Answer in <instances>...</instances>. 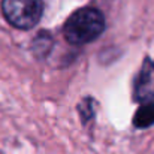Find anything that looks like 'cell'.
<instances>
[{
  "instance_id": "obj_5",
  "label": "cell",
  "mask_w": 154,
  "mask_h": 154,
  "mask_svg": "<svg viewBox=\"0 0 154 154\" xmlns=\"http://www.w3.org/2000/svg\"><path fill=\"white\" fill-rule=\"evenodd\" d=\"M78 111H79V117L84 123L91 121L94 118V100L91 97L82 99L78 105Z\"/></svg>"
},
{
  "instance_id": "obj_4",
  "label": "cell",
  "mask_w": 154,
  "mask_h": 154,
  "mask_svg": "<svg viewBox=\"0 0 154 154\" xmlns=\"http://www.w3.org/2000/svg\"><path fill=\"white\" fill-rule=\"evenodd\" d=\"M133 124L138 129H147L154 124V102L141 103L133 115Z\"/></svg>"
},
{
  "instance_id": "obj_2",
  "label": "cell",
  "mask_w": 154,
  "mask_h": 154,
  "mask_svg": "<svg viewBox=\"0 0 154 154\" xmlns=\"http://www.w3.org/2000/svg\"><path fill=\"white\" fill-rule=\"evenodd\" d=\"M44 11L42 0H2V12L6 21L21 30L33 29Z\"/></svg>"
},
{
  "instance_id": "obj_1",
  "label": "cell",
  "mask_w": 154,
  "mask_h": 154,
  "mask_svg": "<svg viewBox=\"0 0 154 154\" xmlns=\"http://www.w3.org/2000/svg\"><path fill=\"white\" fill-rule=\"evenodd\" d=\"M105 30V18L96 8L75 11L63 26V35L72 45H84L97 39Z\"/></svg>"
},
{
  "instance_id": "obj_3",
  "label": "cell",
  "mask_w": 154,
  "mask_h": 154,
  "mask_svg": "<svg viewBox=\"0 0 154 154\" xmlns=\"http://www.w3.org/2000/svg\"><path fill=\"white\" fill-rule=\"evenodd\" d=\"M133 97L136 102L148 103L154 100V61L145 58L135 79Z\"/></svg>"
}]
</instances>
